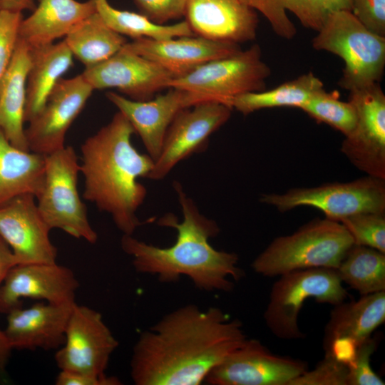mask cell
Wrapping results in <instances>:
<instances>
[{
    "label": "cell",
    "mask_w": 385,
    "mask_h": 385,
    "mask_svg": "<svg viewBox=\"0 0 385 385\" xmlns=\"http://www.w3.org/2000/svg\"><path fill=\"white\" fill-rule=\"evenodd\" d=\"M182 208L183 220L168 213L161 217L158 224L177 231L175 242L169 247H159L133 237L123 235L120 245L124 252L132 257L138 272L156 275L163 282L178 281L188 276L195 286L205 291L229 292L233 282L243 272L237 266L238 256L233 252L215 249L209 240L215 237L220 228L215 221L202 215L197 205L174 182Z\"/></svg>",
    "instance_id": "2"
},
{
    "label": "cell",
    "mask_w": 385,
    "mask_h": 385,
    "mask_svg": "<svg viewBox=\"0 0 385 385\" xmlns=\"http://www.w3.org/2000/svg\"><path fill=\"white\" fill-rule=\"evenodd\" d=\"M31 61V47L19 38L11 63L0 82V129L12 145L27 151L24 123Z\"/></svg>",
    "instance_id": "23"
},
{
    "label": "cell",
    "mask_w": 385,
    "mask_h": 385,
    "mask_svg": "<svg viewBox=\"0 0 385 385\" xmlns=\"http://www.w3.org/2000/svg\"><path fill=\"white\" fill-rule=\"evenodd\" d=\"M50 230L34 195L17 196L0 206V237L17 265L56 262L58 250L51 241Z\"/></svg>",
    "instance_id": "15"
},
{
    "label": "cell",
    "mask_w": 385,
    "mask_h": 385,
    "mask_svg": "<svg viewBox=\"0 0 385 385\" xmlns=\"http://www.w3.org/2000/svg\"><path fill=\"white\" fill-rule=\"evenodd\" d=\"M140 11L153 22L164 23L185 16L188 0H134Z\"/></svg>",
    "instance_id": "38"
},
{
    "label": "cell",
    "mask_w": 385,
    "mask_h": 385,
    "mask_svg": "<svg viewBox=\"0 0 385 385\" xmlns=\"http://www.w3.org/2000/svg\"><path fill=\"white\" fill-rule=\"evenodd\" d=\"M82 74L61 78L25 128L30 151L47 155L65 147L66 133L93 91Z\"/></svg>",
    "instance_id": "14"
},
{
    "label": "cell",
    "mask_w": 385,
    "mask_h": 385,
    "mask_svg": "<svg viewBox=\"0 0 385 385\" xmlns=\"http://www.w3.org/2000/svg\"><path fill=\"white\" fill-rule=\"evenodd\" d=\"M186 21L196 36L240 44L255 38L258 17L243 0H188Z\"/></svg>",
    "instance_id": "21"
},
{
    "label": "cell",
    "mask_w": 385,
    "mask_h": 385,
    "mask_svg": "<svg viewBox=\"0 0 385 385\" xmlns=\"http://www.w3.org/2000/svg\"><path fill=\"white\" fill-rule=\"evenodd\" d=\"M279 277L272 287L264 319L272 334L281 339L304 337L298 319L307 299L312 298L318 303L334 306L344 302L348 296L334 269L309 268Z\"/></svg>",
    "instance_id": "6"
},
{
    "label": "cell",
    "mask_w": 385,
    "mask_h": 385,
    "mask_svg": "<svg viewBox=\"0 0 385 385\" xmlns=\"http://www.w3.org/2000/svg\"><path fill=\"white\" fill-rule=\"evenodd\" d=\"M356 121L342 153L366 175L385 180V95L378 83L350 91Z\"/></svg>",
    "instance_id": "11"
},
{
    "label": "cell",
    "mask_w": 385,
    "mask_h": 385,
    "mask_svg": "<svg viewBox=\"0 0 385 385\" xmlns=\"http://www.w3.org/2000/svg\"><path fill=\"white\" fill-rule=\"evenodd\" d=\"M22 19V12L0 9V82L14 56Z\"/></svg>",
    "instance_id": "35"
},
{
    "label": "cell",
    "mask_w": 385,
    "mask_h": 385,
    "mask_svg": "<svg viewBox=\"0 0 385 385\" xmlns=\"http://www.w3.org/2000/svg\"><path fill=\"white\" fill-rule=\"evenodd\" d=\"M318 122L326 123L348 135L354 129L356 114L353 105L342 101L337 91L324 88L314 93L300 108Z\"/></svg>",
    "instance_id": "32"
},
{
    "label": "cell",
    "mask_w": 385,
    "mask_h": 385,
    "mask_svg": "<svg viewBox=\"0 0 385 385\" xmlns=\"http://www.w3.org/2000/svg\"><path fill=\"white\" fill-rule=\"evenodd\" d=\"M80 163L71 146L46 155L44 181L36 197L38 211L49 228H57L91 244L98 240L78 190Z\"/></svg>",
    "instance_id": "7"
},
{
    "label": "cell",
    "mask_w": 385,
    "mask_h": 385,
    "mask_svg": "<svg viewBox=\"0 0 385 385\" xmlns=\"http://www.w3.org/2000/svg\"><path fill=\"white\" fill-rule=\"evenodd\" d=\"M123 48L154 61L173 78L183 76L205 63L232 56L242 50L240 44L196 35L165 40L140 38L127 42Z\"/></svg>",
    "instance_id": "20"
},
{
    "label": "cell",
    "mask_w": 385,
    "mask_h": 385,
    "mask_svg": "<svg viewBox=\"0 0 385 385\" xmlns=\"http://www.w3.org/2000/svg\"><path fill=\"white\" fill-rule=\"evenodd\" d=\"M133 133L130 122L118 111L81 146L83 197L108 213L123 235H133L142 225L136 212L147 190L138 179L148 178L154 165L149 155L133 145Z\"/></svg>",
    "instance_id": "3"
},
{
    "label": "cell",
    "mask_w": 385,
    "mask_h": 385,
    "mask_svg": "<svg viewBox=\"0 0 385 385\" xmlns=\"http://www.w3.org/2000/svg\"><path fill=\"white\" fill-rule=\"evenodd\" d=\"M270 67L262 60L258 44L245 51L205 63L188 74L173 78L169 88L195 93L205 101H217L232 108L240 95L264 91Z\"/></svg>",
    "instance_id": "8"
},
{
    "label": "cell",
    "mask_w": 385,
    "mask_h": 385,
    "mask_svg": "<svg viewBox=\"0 0 385 385\" xmlns=\"http://www.w3.org/2000/svg\"><path fill=\"white\" fill-rule=\"evenodd\" d=\"M12 349L4 331L0 329V374L5 369Z\"/></svg>",
    "instance_id": "42"
},
{
    "label": "cell",
    "mask_w": 385,
    "mask_h": 385,
    "mask_svg": "<svg viewBox=\"0 0 385 385\" xmlns=\"http://www.w3.org/2000/svg\"><path fill=\"white\" fill-rule=\"evenodd\" d=\"M31 48L25 122L31 120L42 109L57 82L73 63V56L64 40Z\"/></svg>",
    "instance_id": "25"
},
{
    "label": "cell",
    "mask_w": 385,
    "mask_h": 385,
    "mask_svg": "<svg viewBox=\"0 0 385 385\" xmlns=\"http://www.w3.org/2000/svg\"><path fill=\"white\" fill-rule=\"evenodd\" d=\"M350 11L369 31L385 37V0H351Z\"/></svg>",
    "instance_id": "37"
},
{
    "label": "cell",
    "mask_w": 385,
    "mask_h": 385,
    "mask_svg": "<svg viewBox=\"0 0 385 385\" xmlns=\"http://www.w3.org/2000/svg\"><path fill=\"white\" fill-rule=\"evenodd\" d=\"M76 303H36L7 313L4 333L13 349H58L65 340L69 316Z\"/></svg>",
    "instance_id": "22"
},
{
    "label": "cell",
    "mask_w": 385,
    "mask_h": 385,
    "mask_svg": "<svg viewBox=\"0 0 385 385\" xmlns=\"http://www.w3.org/2000/svg\"><path fill=\"white\" fill-rule=\"evenodd\" d=\"M46 155L12 145L0 129V206L24 195H39Z\"/></svg>",
    "instance_id": "26"
},
{
    "label": "cell",
    "mask_w": 385,
    "mask_h": 385,
    "mask_svg": "<svg viewBox=\"0 0 385 385\" xmlns=\"http://www.w3.org/2000/svg\"><path fill=\"white\" fill-rule=\"evenodd\" d=\"M349 366L330 355H325L312 370L307 369L289 385H347Z\"/></svg>",
    "instance_id": "34"
},
{
    "label": "cell",
    "mask_w": 385,
    "mask_h": 385,
    "mask_svg": "<svg viewBox=\"0 0 385 385\" xmlns=\"http://www.w3.org/2000/svg\"><path fill=\"white\" fill-rule=\"evenodd\" d=\"M118 346L101 314L76 302L67 323L64 343L58 349L55 361L61 370L103 376Z\"/></svg>",
    "instance_id": "10"
},
{
    "label": "cell",
    "mask_w": 385,
    "mask_h": 385,
    "mask_svg": "<svg viewBox=\"0 0 385 385\" xmlns=\"http://www.w3.org/2000/svg\"><path fill=\"white\" fill-rule=\"evenodd\" d=\"M246 339L240 322L221 309L188 304L140 334L130 376L136 385H199Z\"/></svg>",
    "instance_id": "1"
},
{
    "label": "cell",
    "mask_w": 385,
    "mask_h": 385,
    "mask_svg": "<svg viewBox=\"0 0 385 385\" xmlns=\"http://www.w3.org/2000/svg\"><path fill=\"white\" fill-rule=\"evenodd\" d=\"M376 346V341L370 337L357 347L352 361L348 365L347 385H384L371 366V357Z\"/></svg>",
    "instance_id": "36"
},
{
    "label": "cell",
    "mask_w": 385,
    "mask_h": 385,
    "mask_svg": "<svg viewBox=\"0 0 385 385\" xmlns=\"http://www.w3.org/2000/svg\"><path fill=\"white\" fill-rule=\"evenodd\" d=\"M232 110L220 102L205 101L180 111L167 130L148 178H164L179 162L202 150L209 137L229 120Z\"/></svg>",
    "instance_id": "13"
},
{
    "label": "cell",
    "mask_w": 385,
    "mask_h": 385,
    "mask_svg": "<svg viewBox=\"0 0 385 385\" xmlns=\"http://www.w3.org/2000/svg\"><path fill=\"white\" fill-rule=\"evenodd\" d=\"M106 96L130 122L153 160L159 155L167 130L177 114L205 102L200 96L176 88H169L166 93L147 101L132 100L112 91Z\"/></svg>",
    "instance_id": "18"
},
{
    "label": "cell",
    "mask_w": 385,
    "mask_h": 385,
    "mask_svg": "<svg viewBox=\"0 0 385 385\" xmlns=\"http://www.w3.org/2000/svg\"><path fill=\"white\" fill-rule=\"evenodd\" d=\"M384 321L385 291L334 305L324 329V354L349 365L357 347Z\"/></svg>",
    "instance_id": "16"
},
{
    "label": "cell",
    "mask_w": 385,
    "mask_h": 385,
    "mask_svg": "<svg viewBox=\"0 0 385 385\" xmlns=\"http://www.w3.org/2000/svg\"><path fill=\"white\" fill-rule=\"evenodd\" d=\"M95 12L93 0H39L33 13L22 19L19 38L30 47L54 43Z\"/></svg>",
    "instance_id": "24"
},
{
    "label": "cell",
    "mask_w": 385,
    "mask_h": 385,
    "mask_svg": "<svg viewBox=\"0 0 385 385\" xmlns=\"http://www.w3.org/2000/svg\"><path fill=\"white\" fill-rule=\"evenodd\" d=\"M55 384L56 385H118L121 384L115 376L92 374L61 370Z\"/></svg>",
    "instance_id": "39"
},
{
    "label": "cell",
    "mask_w": 385,
    "mask_h": 385,
    "mask_svg": "<svg viewBox=\"0 0 385 385\" xmlns=\"http://www.w3.org/2000/svg\"><path fill=\"white\" fill-rule=\"evenodd\" d=\"M93 90L117 88L135 101H147L169 88L173 76L158 63L121 48L108 59L81 73Z\"/></svg>",
    "instance_id": "17"
},
{
    "label": "cell",
    "mask_w": 385,
    "mask_h": 385,
    "mask_svg": "<svg viewBox=\"0 0 385 385\" xmlns=\"http://www.w3.org/2000/svg\"><path fill=\"white\" fill-rule=\"evenodd\" d=\"M63 40L86 68L108 59L127 43L124 36L110 28L97 11L76 25Z\"/></svg>",
    "instance_id": "28"
},
{
    "label": "cell",
    "mask_w": 385,
    "mask_h": 385,
    "mask_svg": "<svg viewBox=\"0 0 385 385\" xmlns=\"http://www.w3.org/2000/svg\"><path fill=\"white\" fill-rule=\"evenodd\" d=\"M34 9V0H1V9L22 12Z\"/></svg>",
    "instance_id": "41"
},
{
    "label": "cell",
    "mask_w": 385,
    "mask_h": 385,
    "mask_svg": "<svg viewBox=\"0 0 385 385\" xmlns=\"http://www.w3.org/2000/svg\"><path fill=\"white\" fill-rule=\"evenodd\" d=\"M260 11L280 37L291 39L297 30L286 14L292 12L305 27L319 31L335 11L349 10L351 0H243Z\"/></svg>",
    "instance_id": "27"
},
{
    "label": "cell",
    "mask_w": 385,
    "mask_h": 385,
    "mask_svg": "<svg viewBox=\"0 0 385 385\" xmlns=\"http://www.w3.org/2000/svg\"><path fill=\"white\" fill-rule=\"evenodd\" d=\"M308 369L302 360L272 353L255 339H246L207 374L212 385H289Z\"/></svg>",
    "instance_id": "12"
},
{
    "label": "cell",
    "mask_w": 385,
    "mask_h": 385,
    "mask_svg": "<svg viewBox=\"0 0 385 385\" xmlns=\"http://www.w3.org/2000/svg\"><path fill=\"white\" fill-rule=\"evenodd\" d=\"M342 282L361 295L385 291V253L354 245L336 270Z\"/></svg>",
    "instance_id": "30"
},
{
    "label": "cell",
    "mask_w": 385,
    "mask_h": 385,
    "mask_svg": "<svg viewBox=\"0 0 385 385\" xmlns=\"http://www.w3.org/2000/svg\"><path fill=\"white\" fill-rule=\"evenodd\" d=\"M0 9H1V0H0Z\"/></svg>",
    "instance_id": "43"
},
{
    "label": "cell",
    "mask_w": 385,
    "mask_h": 385,
    "mask_svg": "<svg viewBox=\"0 0 385 385\" xmlns=\"http://www.w3.org/2000/svg\"><path fill=\"white\" fill-rule=\"evenodd\" d=\"M351 235L354 245L385 253V212H361L339 221Z\"/></svg>",
    "instance_id": "33"
},
{
    "label": "cell",
    "mask_w": 385,
    "mask_h": 385,
    "mask_svg": "<svg viewBox=\"0 0 385 385\" xmlns=\"http://www.w3.org/2000/svg\"><path fill=\"white\" fill-rule=\"evenodd\" d=\"M78 286L73 271L56 262L15 265L0 288V312L7 314L21 307L22 298L55 304L73 303Z\"/></svg>",
    "instance_id": "19"
},
{
    "label": "cell",
    "mask_w": 385,
    "mask_h": 385,
    "mask_svg": "<svg viewBox=\"0 0 385 385\" xmlns=\"http://www.w3.org/2000/svg\"><path fill=\"white\" fill-rule=\"evenodd\" d=\"M354 240L338 221L314 220L294 233L280 236L254 260V271L265 277L309 268L337 270Z\"/></svg>",
    "instance_id": "4"
},
{
    "label": "cell",
    "mask_w": 385,
    "mask_h": 385,
    "mask_svg": "<svg viewBox=\"0 0 385 385\" xmlns=\"http://www.w3.org/2000/svg\"><path fill=\"white\" fill-rule=\"evenodd\" d=\"M93 1L97 13L110 28L133 39L149 38L165 40L195 35L186 21L172 25L157 24L142 14L114 8L107 0Z\"/></svg>",
    "instance_id": "31"
},
{
    "label": "cell",
    "mask_w": 385,
    "mask_h": 385,
    "mask_svg": "<svg viewBox=\"0 0 385 385\" xmlns=\"http://www.w3.org/2000/svg\"><path fill=\"white\" fill-rule=\"evenodd\" d=\"M345 63L339 85L349 91L379 83L385 66V37L365 28L349 10L332 14L312 40Z\"/></svg>",
    "instance_id": "5"
},
{
    "label": "cell",
    "mask_w": 385,
    "mask_h": 385,
    "mask_svg": "<svg viewBox=\"0 0 385 385\" xmlns=\"http://www.w3.org/2000/svg\"><path fill=\"white\" fill-rule=\"evenodd\" d=\"M261 201L280 212L300 206L315 207L339 222L361 212H385V180L366 175L347 183L295 188L282 194H265Z\"/></svg>",
    "instance_id": "9"
},
{
    "label": "cell",
    "mask_w": 385,
    "mask_h": 385,
    "mask_svg": "<svg viewBox=\"0 0 385 385\" xmlns=\"http://www.w3.org/2000/svg\"><path fill=\"white\" fill-rule=\"evenodd\" d=\"M15 265L17 262L11 250L0 237V288L9 272Z\"/></svg>",
    "instance_id": "40"
},
{
    "label": "cell",
    "mask_w": 385,
    "mask_h": 385,
    "mask_svg": "<svg viewBox=\"0 0 385 385\" xmlns=\"http://www.w3.org/2000/svg\"><path fill=\"white\" fill-rule=\"evenodd\" d=\"M324 88L322 81L312 73H307L269 91L250 92L235 97L231 103L243 115L264 108L301 107L317 91Z\"/></svg>",
    "instance_id": "29"
}]
</instances>
